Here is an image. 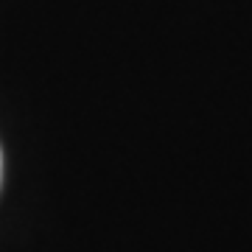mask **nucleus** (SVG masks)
Listing matches in <instances>:
<instances>
[{
	"label": "nucleus",
	"instance_id": "f257e3e1",
	"mask_svg": "<svg viewBox=\"0 0 252 252\" xmlns=\"http://www.w3.org/2000/svg\"><path fill=\"white\" fill-rule=\"evenodd\" d=\"M0 177H3V157H0Z\"/></svg>",
	"mask_w": 252,
	"mask_h": 252
}]
</instances>
